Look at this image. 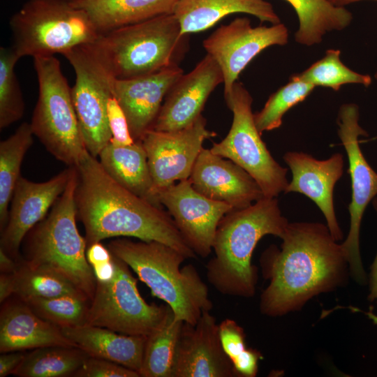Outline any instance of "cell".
Wrapping results in <instances>:
<instances>
[{"mask_svg": "<svg viewBox=\"0 0 377 377\" xmlns=\"http://www.w3.org/2000/svg\"><path fill=\"white\" fill-rule=\"evenodd\" d=\"M281 239L280 248L271 245L260 258L269 281L260 295L262 314L277 317L300 310L312 297L346 284L348 263L327 225L289 223Z\"/></svg>", "mask_w": 377, "mask_h": 377, "instance_id": "cell-1", "label": "cell"}, {"mask_svg": "<svg viewBox=\"0 0 377 377\" xmlns=\"http://www.w3.org/2000/svg\"><path fill=\"white\" fill-rule=\"evenodd\" d=\"M74 167L77 216L84 226L87 246L111 237H134L163 243L186 259L196 258L163 207L118 184L88 151Z\"/></svg>", "mask_w": 377, "mask_h": 377, "instance_id": "cell-2", "label": "cell"}, {"mask_svg": "<svg viewBox=\"0 0 377 377\" xmlns=\"http://www.w3.org/2000/svg\"><path fill=\"white\" fill-rule=\"evenodd\" d=\"M288 223L276 198L264 197L227 213L217 227L214 256L206 265L208 281L223 295L253 297L258 282V269L251 262L255 248L265 235L281 238Z\"/></svg>", "mask_w": 377, "mask_h": 377, "instance_id": "cell-3", "label": "cell"}, {"mask_svg": "<svg viewBox=\"0 0 377 377\" xmlns=\"http://www.w3.org/2000/svg\"><path fill=\"white\" fill-rule=\"evenodd\" d=\"M112 255L124 261L163 300L177 319L195 325L202 312L213 304L207 285L195 267H181L186 258L171 246L151 241L117 238L108 244Z\"/></svg>", "mask_w": 377, "mask_h": 377, "instance_id": "cell-4", "label": "cell"}, {"mask_svg": "<svg viewBox=\"0 0 377 377\" xmlns=\"http://www.w3.org/2000/svg\"><path fill=\"white\" fill-rule=\"evenodd\" d=\"M50 212L27 234L22 258L29 265L54 271L71 281L90 300L96 280L86 256L87 242L77 229L75 190L76 170Z\"/></svg>", "mask_w": 377, "mask_h": 377, "instance_id": "cell-5", "label": "cell"}, {"mask_svg": "<svg viewBox=\"0 0 377 377\" xmlns=\"http://www.w3.org/2000/svg\"><path fill=\"white\" fill-rule=\"evenodd\" d=\"M186 38L168 13L101 33L94 45L112 75L125 80L177 64Z\"/></svg>", "mask_w": 377, "mask_h": 377, "instance_id": "cell-6", "label": "cell"}, {"mask_svg": "<svg viewBox=\"0 0 377 377\" xmlns=\"http://www.w3.org/2000/svg\"><path fill=\"white\" fill-rule=\"evenodd\" d=\"M12 48L25 56L62 55L100 35L88 14L71 0H28L11 17Z\"/></svg>", "mask_w": 377, "mask_h": 377, "instance_id": "cell-7", "label": "cell"}, {"mask_svg": "<svg viewBox=\"0 0 377 377\" xmlns=\"http://www.w3.org/2000/svg\"><path fill=\"white\" fill-rule=\"evenodd\" d=\"M38 97L31 130L45 149L68 167L76 165L87 151L73 106L71 88L60 61L54 56L36 57Z\"/></svg>", "mask_w": 377, "mask_h": 377, "instance_id": "cell-8", "label": "cell"}, {"mask_svg": "<svg viewBox=\"0 0 377 377\" xmlns=\"http://www.w3.org/2000/svg\"><path fill=\"white\" fill-rule=\"evenodd\" d=\"M224 98L232 112V125L227 135L214 142L210 151L244 169L258 182L265 197L277 198L289 183L288 170L276 161L261 138L254 121L252 96L237 81Z\"/></svg>", "mask_w": 377, "mask_h": 377, "instance_id": "cell-9", "label": "cell"}, {"mask_svg": "<svg viewBox=\"0 0 377 377\" xmlns=\"http://www.w3.org/2000/svg\"><path fill=\"white\" fill-rule=\"evenodd\" d=\"M113 258L115 274L108 282H96L84 325L147 337L162 325L171 308L166 304H148L140 295L130 267Z\"/></svg>", "mask_w": 377, "mask_h": 377, "instance_id": "cell-10", "label": "cell"}, {"mask_svg": "<svg viewBox=\"0 0 377 377\" xmlns=\"http://www.w3.org/2000/svg\"><path fill=\"white\" fill-rule=\"evenodd\" d=\"M63 56L75 73L71 96L85 147L97 158L112 138L107 105L113 95L114 77L99 56L94 43L75 47Z\"/></svg>", "mask_w": 377, "mask_h": 377, "instance_id": "cell-11", "label": "cell"}, {"mask_svg": "<svg viewBox=\"0 0 377 377\" xmlns=\"http://www.w3.org/2000/svg\"><path fill=\"white\" fill-rule=\"evenodd\" d=\"M359 119L358 105L344 103L339 110L337 123L339 138L347 154L352 191L348 205L350 228L341 245L350 274L356 282L365 285L368 277L361 258L360 233L364 211L377 195V172L367 162L360 148L359 136H367L368 133L360 125Z\"/></svg>", "mask_w": 377, "mask_h": 377, "instance_id": "cell-12", "label": "cell"}, {"mask_svg": "<svg viewBox=\"0 0 377 377\" xmlns=\"http://www.w3.org/2000/svg\"><path fill=\"white\" fill-rule=\"evenodd\" d=\"M288 30L285 24L253 27L249 18L237 17L221 25L203 41V47L217 62L223 75L224 96L246 66L263 50L273 45H285L288 42Z\"/></svg>", "mask_w": 377, "mask_h": 377, "instance_id": "cell-13", "label": "cell"}, {"mask_svg": "<svg viewBox=\"0 0 377 377\" xmlns=\"http://www.w3.org/2000/svg\"><path fill=\"white\" fill-rule=\"evenodd\" d=\"M206 124V119L201 114L183 129H151L142 139L152 179V193L157 200L159 191L177 181L189 178L204 141L216 135L207 128Z\"/></svg>", "mask_w": 377, "mask_h": 377, "instance_id": "cell-14", "label": "cell"}, {"mask_svg": "<svg viewBox=\"0 0 377 377\" xmlns=\"http://www.w3.org/2000/svg\"><path fill=\"white\" fill-rule=\"evenodd\" d=\"M157 199L167 209L197 256H209L220 221L233 208L200 194L193 188L189 179L161 190L157 193Z\"/></svg>", "mask_w": 377, "mask_h": 377, "instance_id": "cell-15", "label": "cell"}, {"mask_svg": "<svg viewBox=\"0 0 377 377\" xmlns=\"http://www.w3.org/2000/svg\"><path fill=\"white\" fill-rule=\"evenodd\" d=\"M71 167L50 179L34 182L20 177L13 191L6 225L1 231L0 249L17 260L20 248L30 230L48 214L66 189Z\"/></svg>", "mask_w": 377, "mask_h": 377, "instance_id": "cell-16", "label": "cell"}, {"mask_svg": "<svg viewBox=\"0 0 377 377\" xmlns=\"http://www.w3.org/2000/svg\"><path fill=\"white\" fill-rule=\"evenodd\" d=\"M223 83L217 62L207 54L188 73L172 84L152 127L158 131H174L193 124L200 115L214 89Z\"/></svg>", "mask_w": 377, "mask_h": 377, "instance_id": "cell-17", "label": "cell"}, {"mask_svg": "<svg viewBox=\"0 0 377 377\" xmlns=\"http://www.w3.org/2000/svg\"><path fill=\"white\" fill-rule=\"evenodd\" d=\"M231 360L219 337V324L210 311L202 312L195 325L183 323L173 377H234Z\"/></svg>", "mask_w": 377, "mask_h": 377, "instance_id": "cell-18", "label": "cell"}, {"mask_svg": "<svg viewBox=\"0 0 377 377\" xmlns=\"http://www.w3.org/2000/svg\"><path fill=\"white\" fill-rule=\"evenodd\" d=\"M188 179L198 193L233 209L245 208L265 197L258 182L244 169L209 149L202 148Z\"/></svg>", "mask_w": 377, "mask_h": 377, "instance_id": "cell-19", "label": "cell"}, {"mask_svg": "<svg viewBox=\"0 0 377 377\" xmlns=\"http://www.w3.org/2000/svg\"><path fill=\"white\" fill-rule=\"evenodd\" d=\"M283 158L293 175L283 193H300L313 201L323 214L334 239L341 240L343 234L337 219L333 193L343 175V155L336 153L326 160H318L302 151H288Z\"/></svg>", "mask_w": 377, "mask_h": 377, "instance_id": "cell-20", "label": "cell"}, {"mask_svg": "<svg viewBox=\"0 0 377 377\" xmlns=\"http://www.w3.org/2000/svg\"><path fill=\"white\" fill-rule=\"evenodd\" d=\"M183 73L178 64H175L139 77H114L112 94L126 114L135 141L142 140L147 132L152 129L163 99Z\"/></svg>", "mask_w": 377, "mask_h": 377, "instance_id": "cell-21", "label": "cell"}, {"mask_svg": "<svg viewBox=\"0 0 377 377\" xmlns=\"http://www.w3.org/2000/svg\"><path fill=\"white\" fill-rule=\"evenodd\" d=\"M17 297L15 300L8 299L1 308V353L48 346L75 347L59 327L42 318Z\"/></svg>", "mask_w": 377, "mask_h": 377, "instance_id": "cell-22", "label": "cell"}, {"mask_svg": "<svg viewBox=\"0 0 377 377\" xmlns=\"http://www.w3.org/2000/svg\"><path fill=\"white\" fill-rule=\"evenodd\" d=\"M61 329L75 347L89 357L112 361L139 373L147 337L126 335L91 325Z\"/></svg>", "mask_w": 377, "mask_h": 377, "instance_id": "cell-23", "label": "cell"}, {"mask_svg": "<svg viewBox=\"0 0 377 377\" xmlns=\"http://www.w3.org/2000/svg\"><path fill=\"white\" fill-rule=\"evenodd\" d=\"M246 13L262 22L280 23L272 5L265 0H179L173 10L183 35L207 30L224 17Z\"/></svg>", "mask_w": 377, "mask_h": 377, "instance_id": "cell-24", "label": "cell"}, {"mask_svg": "<svg viewBox=\"0 0 377 377\" xmlns=\"http://www.w3.org/2000/svg\"><path fill=\"white\" fill-rule=\"evenodd\" d=\"M105 172L118 184L156 206L163 207L152 193V179L142 141L119 146L110 142L98 155Z\"/></svg>", "mask_w": 377, "mask_h": 377, "instance_id": "cell-25", "label": "cell"}, {"mask_svg": "<svg viewBox=\"0 0 377 377\" xmlns=\"http://www.w3.org/2000/svg\"><path fill=\"white\" fill-rule=\"evenodd\" d=\"M89 16L100 34L172 13L179 0H71Z\"/></svg>", "mask_w": 377, "mask_h": 377, "instance_id": "cell-26", "label": "cell"}, {"mask_svg": "<svg viewBox=\"0 0 377 377\" xmlns=\"http://www.w3.org/2000/svg\"><path fill=\"white\" fill-rule=\"evenodd\" d=\"M295 10L299 27L295 40L311 46L322 42L329 32L342 31L353 21L351 12L344 6H336L330 0H286Z\"/></svg>", "mask_w": 377, "mask_h": 377, "instance_id": "cell-27", "label": "cell"}, {"mask_svg": "<svg viewBox=\"0 0 377 377\" xmlns=\"http://www.w3.org/2000/svg\"><path fill=\"white\" fill-rule=\"evenodd\" d=\"M29 123L23 122L14 133L0 142V229L5 228L8 207L15 186L21 177L24 157L34 142Z\"/></svg>", "mask_w": 377, "mask_h": 377, "instance_id": "cell-28", "label": "cell"}, {"mask_svg": "<svg viewBox=\"0 0 377 377\" xmlns=\"http://www.w3.org/2000/svg\"><path fill=\"white\" fill-rule=\"evenodd\" d=\"M183 323L170 309L162 325L147 336L140 377H173Z\"/></svg>", "mask_w": 377, "mask_h": 377, "instance_id": "cell-29", "label": "cell"}, {"mask_svg": "<svg viewBox=\"0 0 377 377\" xmlns=\"http://www.w3.org/2000/svg\"><path fill=\"white\" fill-rule=\"evenodd\" d=\"M88 356L77 347L38 348L25 354L13 375L19 377L73 376Z\"/></svg>", "mask_w": 377, "mask_h": 377, "instance_id": "cell-30", "label": "cell"}, {"mask_svg": "<svg viewBox=\"0 0 377 377\" xmlns=\"http://www.w3.org/2000/svg\"><path fill=\"white\" fill-rule=\"evenodd\" d=\"M17 261V268L13 273L14 295L21 300L51 298L66 295H85L63 275L43 267L30 266L22 257Z\"/></svg>", "mask_w": 377, "mask_h": 377, "instance_id": "cell-31", "label": "cell"}, {"mask_svg": "<svg viewBox=\"0 0 377 377\" xmlns=\"http://www.w3.org/2000/svg\"><path fill=\"white\" fill-rule=\"evenodd\" d=\"M311 83L300 78L298 73L293 75L289 81L272 94L264 107L253 114L259 133L278 128L284 114L293 106L303 101L314 89Z\"/></svg>", "mask_w": 377, "mask_h": 377, "instance_id": "cell-32", "label": "cell"}, {"mask_svg": "<svg viewBox=\"0 0 377 377\" xmlns=\"http://www.w3.org/2000/svg\"><path fill=\"white\" fill-rule=\"evenodd\" d=\"M298 75L315 87H327L336 91L347 84L368 87L372 83L369 75L357 73L346 66L341 59V51L338 49L327 50L322 59Z\"/></svg>", "mask_w": 377, "mask_h": 377, "instance_id": "cell-33", "label": "cell"}, {"mask_svg": "<svg viewBox=\"0 0 377 377\" xmlns=\"http://www.w3.org/2000/svg\"><path fill=\"white\" fill-rule=\"evenodd\" d=\"M23 301L42 318L60 328L84 325L91 302L84 295L35 297Z\"/></svg>", "mask_w": 377, "mask_h": 377, "instance_id": "cell-34", "label": "cell"}, {"mask_svg": "<svg viewBox=\"0 0 377 377\" xmlns=\"http://www.w3.org/2000/svg\"><path fill=\"white\" fill-rule=\"evenodd\" d=\"M20 59L10 47L0 48V129L20 120L24 112V101L15 66Z\"/></svg>", "mask_w": 377, "mask_h": 377, "instance_id": "cell-35", "label": "cell"}, {"mask_svg": "<svg viewBox=\"0 0 377 377\" xmlns=\"http://www.w3.org/2000/svg\"><path fill=\"white\" fill-rule=\"evenodd\" d=\"M73 376L140 377V375L138 371L114 362L88 356Z\"/></svg>", "mask_w": 377, "mask_h": 377, "instance_id": "cell-36", "label": "cell"}, {"mask_svg": "<svg viewBox=\"0 0 377 377\" xmlns=\"http://www.w3.org/2000/svg\"><path fill=\"white\" fill-rule=\"evenodd\" d=\"M219 330L222 348L232 362L248 348L244 330L234 320L230 318H226L219 323Z\"/></svg>", "mask_w": 377, "mask_h": 377, "instance_id": "cell-37", "label": "cell"}, {"mask_svg": "<svg viewBox=\"0 0 377 377\" xmlns=\"http://www.w3.org/2000/svg\"><path fill=\"white\" fill-rule=\"evenodd\" d=\"M107 114L112 138L110 142L119 146L129 145L134 142L126 114L112 95L108 100Z\"/></svg>", "mask_w": 377, "mask_h": 377, "instance_id": "cell-38", "label": "cell"}, {"mask_svg": "<svg viewBox=\"0 0 377 377\" xmlns=\"http://www.w3.org/2000/svg\"><path fill=\"white\" fill-rule=\"evenodd\" d=\"M261 358L262 355L259 351L248 348L232 362L236 376L255 377Z\"/></svg>", "mask_w": 377, "mask_h": 377, "instance_id": "cell-39", "label": "cell"}, {"mask_svg": "<svg viewBox=\"0 0 377 377\" xmlns=\"http://www.w3.org/2000/svg\"><path fill=\"white\" fill-rule=\"evenodd\" d=\"M86 256L91 268L110 262L113 258V255L108 246H105L101 242L87 246Z\"/></svg>", "mask_w": 377, "mask_h": 377, "instance_id": "cell-40", "label": "cell"}, {"mask_svg": "<svg viewBox=\"0 0 377 377\" xmlns=\"http://www.w3.org/2000/svg\"><path fill=\"white\" fill-rule=\"evenodd\" d=\"M24 351H11L3 353L0 356V377L13 374L23 360Z\"/></svg>", "mask_w": 377, "mask_h": 377, "instance_id": "cell-41", "label": "cell"}, {"mask_svg": "<svg viewBox=\"0 0 377 377\" xmlns=\"http://www.w3.org/2000/svg\"><path fill=\"white\" fill-rule=\"evenodd\" d=\"M374 207L377 213V198H374ZM369 294L368 300L370 302L377 304V253L371 265L370 272L368 276Z\"/></svg>", "mask_w": 377, "mask_h": 377, "instance_id": "cell-42", "label": "cell"}, {"mask_svg": "<svg viewBox=\"0 0 377 377\" xmlns=\"http://www.w3.org/2000/svg\"><path fill=\"white\" fill-rule=\"evenodd\" d=\"M15 295V281L13 273L0 274V302L3 303Z\"/></svg>", "mask_w": 377, "mask_h": 377, "instance_id": "cell-43", "label": "cell"}, {"mask_svg": "<svg viewBox=\"0 0 377 377\" xmlns=\"http://www.w3.org/2000/svg\"><path fill=\"white\" fill-rule=\"evenodd\" d=\"M96 282H108L115 274L114 258L110 262L92 267Z\"/></svg>", "mask_w": 377, "mask_h": 377, "instance_id": "cell-44", "label": "cell"}, {"mask_svg": "<svg viewBox=\"0 0 377 377\" xmlns=\"http://www.w3.org/2000/svg\"><path fill=\"white\" fill-rule=\"evenodd\" d=\"M18 261L0 249V270L1 273L12 274L17 268Z\"/></svg>", "mask_w": 377, "mask_h": 377, "instance_id": "cell-45", "label": "cell"}, {"mask_svg": "<svg viewBox=\"0 0 377 377\" xmlns=\"http://www.w3.org/2000/svg\"><path fill=\"white\" fill-rule=\"evenodd\" d=\"M330 1L332 3H333L334 5L339 6H345L346 5L353 3H355V2L362 1H377V0H330Z\"/></svg>", "mask_w": 377, "mask_h": 377, "instance_id": "cell-46", "label": "cell"}, {"mask_svg": "<svg viewBox=\"0 0 377 377\" xmlns=\"http://www.w3.org/2000/svg\"><path fill=\"white\" fill-rule=\"evenodd\" d=\"M366 315L373 320L374 323L377 324V315L372 313V311L365 312Z\"/></svg>", "mask_w": 377, "mask_h": 377, "instance_id": "cell-47", "label": "cell"}, {"mask_svg": "<svg viewBox=\"0 0 377 377\" xmlns=\"http://www.w3.org/2000/svg\"><path fill=\"white\" fill-rule=\"evenodd\" d=\"M374 77H375V79L377 80V71H376V73L374 75Z\"/></svg>", "mask_w": 377, "mask_h": 377, "instance_id": "cell-48", "label": "cell"}]
</instances>
